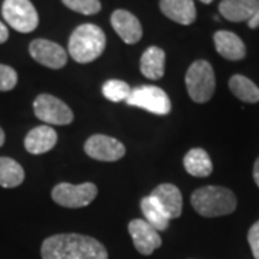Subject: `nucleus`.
<instances>
[{
	"instance_id": "nucleus-5",
	"label": "nucleus",
	"mask_w": 259,
	"mask_h": 259,
	"mask_svg": "<svg viewBox=\"0 0 259 259\" xmlns=\"http://www.w3.org/2000/svg\"><path fill=\"white\" fill-rule=\"evenodd\" d=\"M2 15L10 28L20 33H30L39 25V16L30 0H5Z\"/></svg>"
},
{
	"instance_id": "nucleus-3",
	"label": "nucleus",
	"mask_w": 259,
	"mask_h": 259,
	"mask_svg": "<svg viewBox=\"0 0 259 259\" xmlns=\"http://www.w3.org/2000/svg\"><path fill=\"white\" fill-rule=\"evenodd\" d=\"M196 212L204 218L226 216L236 210L238 199L235 193L222 186H204L196 189L190 197Z\"/></svg>"
},
{
	"instance_id": "nucleus-29",
	"label": "nucleus",
	"mask_w": 259,
	"mask_h": 259,
	"mask_svg": "<svg viewBox=\"0 0 259 259\" xmlns=\"http://www.w3.org/2000/svg\"><path fill=\"white\" fill-rule=\"evenodd\" d=\"M253 180H255V183L259 187V157L256 158V161L253 164Z\"/></svg>"
},
{
	"instance_id": "nucleus-2",
	"label": "nucleus",
	"mask_w": 259,
	"mask_h": 259,
	"mask_svg": "<svg viewBox=\"0 0 259 259\" xmlns=\"http://www.w3.org/2000/svg\"><path fill=\"white\" fill-rule=\"evenodd\" d=\"M107 45L105 33L94 23H83L72 32L68 42V54L78 64H90L102 55Z\"/></svg>"
},
{
	"instance_id": "nucleus-12",
	"label": "nucleus",
	"mask_w": 259,
	"mask_h": 259,
	"mask_svg": "<svg viewBox=\"0 0 259 259\" xmlns=\"http://www.w3.org/2000/svg\"><path fill=\"white\" fill-rule=\"evenodd\" d=\"M150 197L170 221L180 218L183 210V196L177 186L171 183H161L151 192Z\"/></svg>"
},
{
	"instance_id": "nucleus-7",
	"label": "nucleus",
	"mask_w": 259,
	"mask_h": 259,
	"mask_svg": "<svg viewBox=\"0 0 259 259\" xmlns=\"http://www.w3.org/2000/svg\"><path fill=\"white\" fill-rule=\"evenodd\" d=\"M98 194V187L94 183H81V185H71V183H59L56 185L51 196L52 200L59 206L68 209H79L93 203L94 199Z\"/></svg>"
},
{
	"instance_id": "nucleus-23",
	"label": "nucleus",
	"mask_w": 259,
	"mask_h": 259,
	"mask_svg": "<svg viewBox=\"0 0 259 259\" xmlns=\"http://www.w3.org/2000/svg\"><path fill=\"white\" fill-rule=\"evenodd\" d=\"M131 94V87L121 79H110L102 85V95L112 102L127 101Z\"/></svg>"
},
{
	"instance_id": "nucleus-13",
	"label": "nucleus",
	"mask_w": 259,
	"mask_h": 259,
	"mask_svg": "<svg viewBox=\"0 0 259 259\" xmlns=\"http://www.w3.org/2000/svg\"><path fill=\"white\" fill-rule=\"evenodd\" d=\"M111 25L117 35L128 45L137 44L143 36V28L140 20L128 10H115L111 15Z\"/></svg>"
},
{
	"instance_id": "nucleus-14",
	"label": "nucleus",
	"mask_w": 259,
	"mask_h": 259,
	"mask_svg": "<svg viewBox=\"0 0 259 259\" xmlns=\"http://www.w3.org/2000/svg\"><path fill=\"white\" fill-rule=\"evenodd\" d=\"M216 51L228 61H241L246 56V47L241 37L229 30H218L213 35Z\"/></svg>"
},
{
	"instance_id": "nucleus-24",
	"label": "nucleus",
	"mask_w": 259,
	"mask_h": 259,
	"mask_svg": "<svg viewBox=\"0 0 259 259\" xmlns=\"http://www.w3.org/2000/svg\"><path fill=\"white\" fill-rule=\"evenodd\" d=\"M62 3L68 9L81 15H95L101 10L100 0H62Z\"/></svg>"
},
{
	"instance_id": "nucleus-28",
	"label": "nucleus",
	"mask_w": 259,
	"mask_h": 259,
	"mask_svg": "<svg viewBox=\"0 0 259 259\" xmlns=\"http://www.w3.org/2000/svg\"><path fill=\"white\" fill-rule=\"evenodd\" d=\"M248 26L250 29H256L259 28V9L255 12V15L248 20Z\"/></svg>"
},
{
	"instance_id": "nucleus-18",
	"label": "nucleus",
	"mask_w": 259,
	"mask_h": 259,
	"mask_svg": "<svg viewBox=\"0 0 259 259\" xmlns=\"http://www.w3.org/2000/svg\"><path fill=\"white\" fill-rule=\"evenodd\" d=\"M166 52L158 47H150L140 59V71L147 79L157 81L164 75Z\"/></svg>"
},
{
	"instance_id": "nucleus-19",
	"label": "nucleus",
	"mask_w": 259,
	"mask_h": 259,
	"mask_svg": "<svg viewBox=\"0 0 259 259\" xmlns=\"http://www.w3.org/2000/svg\"><path fill=\"white\" fill-rule=\"evenodd\" d=\"M186 171L194 177H207L212 175L213 163L210 156L203 148H192L183 158Z\"/></svg>"
},
{
	"instance_id": "nucleus-10",
	"label": "nucleus",
	"mask_w": 259,
	"mask_h": 259,
	"mask_svg": "<svg viewBox=\"0 0 259 259\" xmlns=\"http://www.w3.org/2000/svg\"><path fill=\"white\" fill-rule=\"evenodd\" d=\"M29 54L37 64L51 69H61L68 62V52L59 44L48 39H35L29 45Z\"/></svg>"
},
{
	"instance_id": "nucleus-15",
	"label": "nucleus",
	"mask_w": 259,
	"mask_h": 259,
	"mask_svg": "<svg viewBox=\"0 0 259 259\" xmlns=\"http://www.w3.org/2000/svg\"><path fill=\"white\" fill-rule=\"evenodd\" d=\"M58 134L51 125H39L32 128L25 137V148L30 154H45L56 146Z\"/></svg>"
},
{
	"instance_id": "nucleus-11",
	"label": "nucleus",
	"mask_w": 259,
	"mask_h": 259,
	"mask_svg": "<svg viewBox=\"0 0 259 259\" xmlns=\"http://www.w3.org/2000/svg\"><path fill=\"white\" fill-rule=\"evenodd\" d=\"M128 233L136 249L144 256L151 255L161 246V236L144 219H133L128 223Z\"/></svg>"
},
{
	"instance_id": "nucleus-22",
	"label": "nucleus",
	"mask_w": 259,
	"mask_h": 259,
	"mask_svg": "<svg viewBox=\"0 0 259 259\" xmlns=\"http://www.w3.org/2000/svg\"><path fill=\"white\" fill-rule=\"evenodd\" d=\"M140 207H141V212L144 214L146 222L150 223L156 231L163 232L168 228L170 219L167 218L166 214H164V212L158 207L157 204L154 203V200H153L150 196L141 199Z\"/></svg>"
},
{
	"instance_id": "nucleus-16",
	"label": "nucleus",
	"mask_w": 259,
	"mask_h": 259,
	"mask_svg": "<svg viewBox=\"0 0 259 259\" xmlns=\"http://www.w3.org/2000/svg\"><path fill=\"white\" fill-rule=\"evenodd\" d=\"M161 13L179 25H192L196 20L193 0H160Z\"/></svg>"
},
{
	"instance_id": "nucleus-20",
	"label": "nucleus",
	"mask_w": 259,
	"mask_h": 259,
	"mask_svg": "<svg viewBox=\"0 0 259 259\" xmlns=\"http://www.w3.org/2000/svg\"><path fill=\"white\" fill-rule=\"evenodd\" d=\"M229 90L242 102H246V104L259 102V87L243 75L236 74L231 76Z\"/></svg>"
},
{
	"instance_id": "nucleus-4",
	"label": "nucleus",
	"mask_w": 259,
	"mask_h": 259,
	"mask_svg": "<svg viewBox=\"0 0 259 259\" xmlns=\"http://www.w3.org/2000/svg\"><path fill=\"white\" fill-rule=\"evenodd\" d=\"M186 88L189 97L197 104L207 102L216 90L213 66L204 59H197L186 72Z\"/></svg>"
},
{
	"instance_id": "nucleus-27",
	"label": "nucleus",
	"mask_w": 259,
	"mask_h": 259,
	"mask_svg": "<svg viewBox=\"0 0 259 259\" xmlns=\"http://www.w3.org/2000/svg\"><path fill=\"white\" fill-rule=\"evenodd\" d=\"M8 39H9V29H8V26L5 23L0 22V45L5 44Z\"/></svg>"
},
{
	"instance_id": "nucleus-9",
	"label": "nucleus",
	"mask_w": 259,
	"mask_h": 259,
	"mask_svg": "<svg viewBox=\"0 0 259 259\" xmlns=\"http://www.w3.org/2000/svg\"><path fill=\"white\" fill-rule=\"evenodd\" d=\"M83 150L87 156L98 161H118L125 156V147L120 140L105 136V134H94L85 141Z\"/></svg>"
},
{
	"instance_id": "nucleus-31",
	"label": "nucleus",
	"mask_w": 259,
	"mask_h": 259,
	"mask_svg": "<svg viewBox=\"0 0 259 259\" xmlns=\"http://www.w3.org/2000/svg\"><path fill=\"white\" fill-rule=\"evenodd\" d=\"M202 3H204V5H209V3H212L213 0H200Z\"/></svg>"
},
{
	"instance_id": "nucleus-8",
	"label": "nucleus",
	"mask_w": 259,
	"mask_h": 259,
	"mask_svg": "<svg viewBox=\"0 0 259 259\" xmlns=\"http://www.w3.org/2000/svg\"><path fill=\"white\" fill-rule=\"evenodd\" d=\"M33 112L48 125H68L74 121V112L58 97L40 94L33 101Z\"/></svg>"
},
{
	"instance_id": "nucleus-30",
	"label": "nucleus",
	"mask_w": 259,
	"mask_h": 259,
	"mask_svg": "<svg viewBox=\"0 0 259 259\" xmlns=\"http://www.w3.org/2000/svg\"><path fill=\"white\" fill-rule=\"evenodd\" d=\"M5 140H6V136H5V131H3V128L0 127V147L5 144Z\"/></svg>"
},
{
	"instance_id": "nucleus-17",
	"label": "nucleus",
	"mask_w": 259,
	"mask_h": 259,
	"mask_svg": "<svg viewBox=\"0 0 259 259\" xmlns=\"http://www.w3.org/2000/svg\"><path fill=\"white\" fill-rule=\"evenodd\" d=\"M259 9V0H222L219 13L229 22H248Z\"/></svg>"
},
{
	"instance_id": "nucleus-1",
	"label": "nucleus",
	"mask_w": 259,
	"mask_h": 259,
	"mask_svg": "<svg viewBox=\"0 0 259 259\" xmlns=\"http://www.w3.org/2000/svg\"><path fill=\"white\" fill-rule=\"evenodd\" d=\"M42 259H108L101 242L81 233H58L40 246Z\"/></svg>"
},
{
	"instance_id": "nucleus-21",
	"label": "nucleus",
	"mask_w": 259,
	"mask_h": 259,
	"mask_svg": "<svg viewBox=\"0 0 259 259\" xmlns=\"http://www.w3.org/2000/svg\"><path fill=\"white\" fill-rule=\"evenodd\" d=\"M25 170L16 160L10 157H0V187L13 189L23 183Z\"/></svg>"
},
{
	"instance_id": "nucleus-25",
	"label": "nucleus",
	"mask_w": 259,
	"mask_h": 259,
	"mask_svg": "<svg viewBox=\"0 0 259 259\" xmlns=\"http://www.w3.org/2000/svg\"><path fill=\"white\" fill-rule=\"evenodd\" d=\"M18 83V72L9 65L0 64V91H12Z\"/></svg>"
},
{
	"instance_id": "nucleus-6",
	"label": "nucleus",
	"mask_w": 259,
	"mask_h": 259,
	"mask_svg": "<svg viewBox=\"0 0 259 259\" xmlns=\"http://www.w3.org/2000/svg\"><path fill=\"white\" fill-rule=\"evenodd\" d=\"M125 104L161 117L167 115L171 110V102L168 95L156 85H141L131 90Z\"/></svg>"
},
{
	"instance_id": "nucleus-26",
	"label": "nucleus",
	"mask_w": 259,
	"mask_h": 259,
	"mask_svg": "<svg viewBox=\"0 0 259 259\" xmlns=\"http://www.w3.org/2000/svg\"><path fill=\"white\" fill-rule=\"evenodd\" d=\"M248 242H249L253 258L259 259V221L250 226L249 232H248Z\"/></svg>"
}]
</instances>
